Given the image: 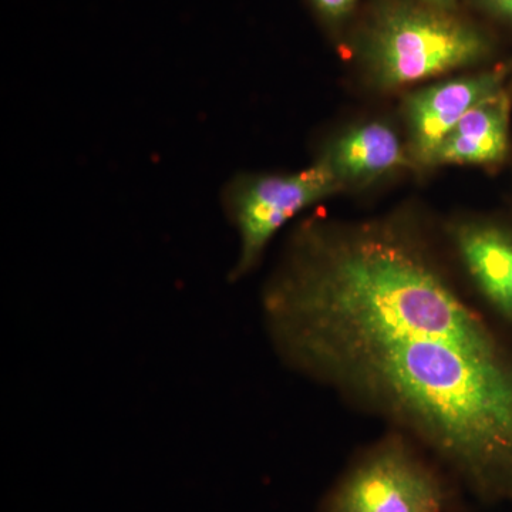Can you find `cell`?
<instances>
[{
    "mask_svg": "<svg viewBox=\"0 0 512 512\" xmlns=\"http://www.w3.org/2000/svg\"><path fill=\"white\" fill-rule=\"evenodd\" d=\"M453 241L474 284L512 322V232L464 222L453 229Z\"/></svg>",
    "mask_w": 512,
    "mask_h": 512,
    "instance_id": "cell-6",
    "label": "cell"
},
{
    "mask_svg": "<svg viewBox=\"0 0 512 512\" xmlns=\"http://www.w3.org/2000/svg\"><path fill=\"white\" fill-rule=\"evenodd\" d=\"M485 8L504 18L512 19V0H481Z\"/></svg>",
    "mask_w": 512,
    "mask_h": 512,
    "instance_id": "cell-10",
    "label": "cell"
},
{
    "mask_svg": "<svg viewBox=\"0 0 512 512\" xmlns=\"http://www.w3.org/2000/svg\"><path fill=\"white\" fill-rule=\"evenodd\" d=\"M343 185L323 157L298 173L244 175L232 181L224 194L239 241L237 262L229 274L232 281L244 278L259 264L279 229Z\"/></svg>",
    "mask_w": 512,
    "mask_h": 512,
    "instance_id": "cell-4",
    "label": "cell"
},
{
    "mask_svg": "<svg viewBox=\"0 0 512 512\" xmlns=\"http://www.w3.org/2000/svg\"><path fill=\"white\" fill-rule=\"evenodd\" d=\"M424 2L430 3L434 8L446 9L453 5L454 0H424Z\"/></svg>",
    "mask_w": 512,
    "mask_h": 512,
    "instance_id": "cell-11",
    "label": "cell"
},
{
    "mask_svg": "<svg viewBox=\"0 0 512 512\" xmlns=\"http://www.w3.org/2000/svg\"><path fill=\"white\" fill-rule=\"evenodd\" d=\"M483 33L443 9L399 6L384 13L370 39V60L382 86L399 87L483 60Z\"/></svg>",
    "mask_w": 512,
    "mask_h": 512,
    "instance_id": "cell-2",
    "label": "cell"
},
{
    "mask_svg": "<svg viewBox=\"0 0 512 512\" xmlns=\"http://www.w3.org/2000/svg\"><path fill=\"white\" fill-rule=\"evenodd\" d=\"M451 501L439 471L396 436L346 471L319 512H448Z\"/></svg>",
    "mask_w": 512,
    "mask_h": 512,
    "instance_id": "cell-3",
    "label": "cell"
},
{
    "mask_svg": "<svg viewBox=\"0 0 512 512\" xmlns=\"http://www.w3.org/2000/svg\"><path fill=\"white\" fill-rule=\"evenodd\" d=\"M262 313L293 372L402 429L473 493L512 501V355L417 242L303 229Z\"/></svg>",
    "mask_w": 512,
    "mask_h": 512,
    "instance_id": "cell-1",
    "label": "cell"
},
{
    "mask_svg": "<svg viewBox=\"0 0 512 512\" xmlns=\"http://www.w3.org/2000/svg\"><path fill=\"white\" fill-rule=\"evenodd\" d=\"M501 82L500 73H481L412 94L407 100V120L414 158L430 165L437 148L458 121L480 101L501 90Z\"/></svg>",
    "mask_w": 512,
    "mask_h": 512,
    "instance_id": "cell-5",
    "label": "cell"
},
{
    "mask_svg": "<svg viewBox=\"0 0 512 512\" xmlns=\"http://www.w3.org/2000/svg\"><path fill=\"white\" fill-rule=\"evenodd\" d=\"M323 18L339 20L348 16L355 8L356 0H311Z\"/></svg>",
    "mask_w": 512,
    "mask_h": 512,
    "instance_id": "cell-9",
    "label": "cell"
},
{
    "mask_svg": "<svg viewBox=\"0 0 512 512\" xmlns=\"http://www.w3.org/2000/svg\"><path fill=\"white\" fill-rule=\"evenodd\" d=\"M323 158L329 161L343 184L372 180L406 163L399 137L382 123H370L349 131Z\"/></svg>",
    "mask_w": 512,
    "mask_h": 512,
    "instance_id": "cell-8",
    "label": "cell"
},
{
    "mask_svg": "<svg viewBox=\"0 0 512 512\" xmlns=\"http://www.w3.org/2000/svg\"><path fill=\"white\" fill-rule=\"evenodd\" d=\"M510 134V99L503 89L468 111L437 148L430 165L494 164L503 160Z\"/></svg>",
    "mask_w": 512,
    "mask_h": 512,
    "instance_id": "cell-7",
    "label": "cell"
}]
</instances>
